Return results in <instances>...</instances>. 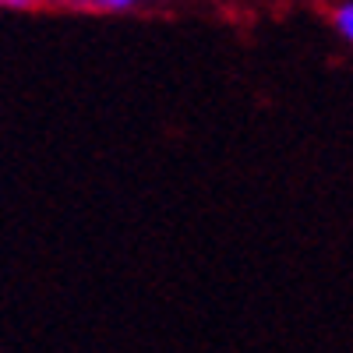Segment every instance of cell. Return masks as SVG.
Returning a JSON list of instances; mask_svg holds the SVG:
<instances>
[{
	"instance_id": "6da1fadb",
	"label": "cell",
	"mask_w": 353,
	"mask_h": 353,
	"mask_svg": "<svg viewBox=\"0 0 353 353\" xmlns=\"http://www.w3.org/2000/svg\"><path fill=\"white\" fill-rule=\"evenodd\" d=\"M332 21H336V28H339L343 39H353V4H350V0H343V4L336 8Z\"/></svg>"
},
{
	"instance_id": "7a4b0ae2",
	"label": "cell",
	"mask_w": 353,
	"mask_h": 353,
	"mask_svg": "<svg viewBox=\"0 0 353 353\" xmlns=\"http://www.w3.org/2000/svg\"><path fill=\"white\" fill-rule=\"evenodd\" d=\"M134 4H141V0H99V8H106V11H124Z\"/></svg>"
},
{
	"instance_id": "3957f363",
	"label": "cell",
	"mask_w": 353,
	"mask_h": 353,
	"mask_svg": "<svg viewBox=\"0 0 353 353\" xmlns=\"http://www.w3.org/2000/svg\"><path fill=\"white\" fill-rule=\"evenodd\" d=\"M0 4L11 11H28V8H36V0H0Z\"/></svg>"
}]
</instances>
